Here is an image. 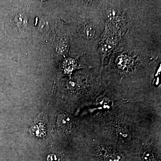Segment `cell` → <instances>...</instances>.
Wrapping results in <instances>:
<instances>
[{"label":"cell","instance_id":"obj_1","mask_svg":"<svg viewBox=\"0 0 161 161\" xmlns=\"http://www.w3.org/2000/svg\"><path fill=\"white\" fill-rule=\"evenodd\" d=\"M58 123L59 128L62 131L69 132L72 130L73 121L71 116L68 114H61L58 118Z\"/></svg>","mask_w":161,"mask_h":161},{"label":"cell","instance_id":"obj_2","mask_svg":"<svg viewBox=\"0 0 161 161\" xmlns=\"http://www.w3.org/2000/svg\"><path fill=\"white\" fill-rule=\"evenodd\" d=\"M112 152H106L105 153H104V158L106 160V161H123V156L121 154L119 153L113 152L112 153Z\"/></svg>","mask_w":161,"mask_h":161},{"label":"cell","instance_id":"obj_3","mask_svg":"<svg viewBox=\"0 0 161 161\" xmlns=\"http://www.w3.org/2000/svg\"><path fill=\"white\" fill-rule=\"evenodd\" d=\"M83 30V33L88 39H92L94 36L95 30L92 25H86L84 27Z\"/></svg>","mask_w":161,"mask_h":161},{"label":"cell","instance_id":"obj_4","mask_svg":"<svg viewBox=\"0 0 161 161\" xmlns=\"http://www.w3.org/2000/svg\"><path fill=\"white\" fill-rule=\"evenodd\" d=\"M142 161H155L154 155L150 151H146L143 154Z\"/></svg>","mask_w":161,"mask_h":161},{"label":"cell","instance_id":"obj_5","mask_svg":"<svg viewBox=\"0 0 161 161\" xmlns=\"http://www.w3.org/2000/svg\"><path fill=\"white\" fill-rule=\"evenodd\" d=\"M108 18L111 21H114L118 17V14L117 12L114 9H109L108 11Z\"/></svg>","mask_w":161,"mask_h":161},{"label":"cell","instance_id":"obj_6","mask_svg":"<svg viewBox=\"0 0 161 161\" xmlns=\"http://www.w3.org/2000/svg\"><path fill=\"white\" fill-rule=\"evenodd\" d=\"M47 161H61L60 156L53 153L47 156Z\"/></svg>","mask_w":161,"mask_h":161},{"label":"cell","instance_id":"obj_7","mask_svg":"<svg viewBox=\"0 0 161 161\" xmlns=\"http://www.w3.org/2000/svg\"><path fill=\"white\" fill-rule=\"evenodd\" d=\"M60 51L61 53L64 54L66 53L68 49L67 45L65 43H62L60 47Z\"/></svg>","mask_w":161,"mask_h":161}]
</instances>
